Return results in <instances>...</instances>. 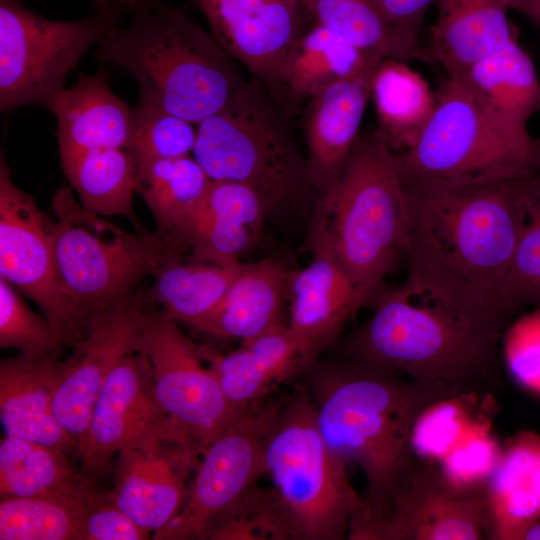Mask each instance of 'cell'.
Wrapping results in <instances>:
<instances>
[{"mask_svg": "<svg viewBox=\"0 0 540 540\" xmlns=\"http://www.w3.org/2000/svg\"><path fill=\"white\" fill-rule=\"evenodd\" d=\"M406 186L411 208L407 257L502 304V287L522 229L513 180L479 184L407 181Z\"/></svg>", "mask_w": 540, "mask_h": 540, "instance_id": "5", "label": "cell"}, {"mask_svg": "<svg viewBox=\"0 0 540 540\" xmlns=\"http://www.w3.org/2000/svg\"><path fill=\"white\" fill-rule=\"evenodd\" d=\"M199 350L226 398L242 412L261 403L279 384L292 378L284 368L242 344L227 354L203 346Z\"/></svg>", "mask_w": 540, "mask_h": 540, "instance_id": "36", "label": "cell"}, {"mask_svg": "<svg viewBox=\"0 0 540 540\" xmlns=\"http://www.w3.org/2000/svg\"><path fill=\"white\" fill-rule=\"evenodd\" d=\"M153 304L148 288L139 287L126 303L92 320L65 358L52 409L77 444L108 375L123 357L137 352V341Z\"/></svg>", "mask_w": 540, "mask_h": 540, "instance_id": "16", "label": "cell"}, {"mask_svg": "<svg viewBox=\"0 0 540 540\" xmlns=\"http://www.w3.org/2000/svg\"><path fill=\"white\" fill-rule=\"evenodd\" d=\"M437 462L417 460L414 469L379 519L348 528L350 540L490 539L482 491H462L443 476Z\"/></svg>", "mask_w": 540, "mask_h": 540, "instance_id": "14", "label": "cell"}, {"mask_svg": "<svg viewBox=\"0 0 540 540\" xmlns=\"http://www.w3.org/2000/svg\"><path fill=\"white\" fill-rule=\"evenodd\" d=\"M318 25L341 35L366 53L409 61L418 53L406 46L389 28L373 0H301Z\"/></svg>", "mask_w": 540, "mask_h": 540, "instance_id": "34", "label": "cell"}, {"mask_svg": "<svg viewBox=\"0 0 540 540\" xmlns=\"http://www.w3.org/2000/svg\"><path fill=\"white\" fill-rule=\"evenodd\" d=\"M115 1H117V0H115Z\"/></svg>", "mask_w": 540, "mask_h": 540, "instance_id": "50", "label": "cell"}, {"mask_svg": "<svg viewBox=\"0 0 540 540\" xmlns=\"http://www.w3.org/2000/svg\"><path fill=\"white\" fill-rule=\"evenodd\" d=\"M503 354L514 380L540 395V306L523 315L505 331Z\"/></svg>", "mask_w": 540, "mask_h": 540, "instance_id": "42", "label": "cell"}, {"mask_svg": "<svg viewBox=\"0 0 540 540\" xmlns=\"http://www.w3.org/2000/svg\"><path fill=\"white\" fill-rule=\"evenodd\" d=\"M93 482L75 496L1 498V540H80V525Z\"/></svg>", "mask_w": 540, "mask_h": 540, "instance_id": "33", "label": "cell"}, {"mask_svg": "<svg viewBox=\"0 0 540 540\" xmlns=\"http://www.w3.org/2000/svg\"><path fill=\"white\" fill-rule=\"evenodd\" d=\"M513 182L522 229L501 291L502 304L510 314L524 304L540 306V168Z\"/></svg>", "mask_w": 540, "mask_h": 540, "instance_id": "35", "label": "cell"}, {"mask_svg": "<svg viewBox=\"0 0 540 540\" xmlns=\"http://www.w3.org/2000/svg\"><path fill=\"white\" fill-rule=\"evenodd\" d=\"M476 393L439 400L417 418L411 433L416 458L439 462L468 433L489 419L476 413Z\"/></svg>", "mask_w": 540, "mask_h": 540, "instance_id": "39", "label": "cell"}, {"mask_svg": "<svg viewBox=\"0 0 540 540\" xmlns=\"http://www.w3.org/2000/svg\"><path fill=\"white\" fill-rule=\"evenodd\" d=\"M154 304L136 351L150 361L157 398L167 417L203 455L244 411L229 402L215 373L202 365L199 347Z\"/></svg>", "mask_w": 540, "mask_h": 540, "instance_id": "12", "label": "cell"}, {"mask_svg": "<svg viewBox=\"0 0 540 540\" xmlns=\"http://www.w3.org/2000/svg\"><path fill=\"white\" fill-rule=\"evenodd\" d=\"M60 162L86 210L100 216H125L136 231L145 230L133 208L136 165L126 149H96Z\"/></svg>", "mask_w": 540, "mask_h": 540, "instance_id": "30", "label": "cell"}, {"mask_svg": "<svg viewBox=\"0 0 540 540\" xmlns=\"http://www.w3.org/2000/svg\"><path fill=\"white\" fill-rule=\"evenodd\" d=\"M92 3L95 4L98 10H108L111 7L118 4L115 0H90Z\"/></svg>", "mask_w": 540, "mask_h": 540, "instance_id": "48", "label": "cell"}, {"mask_svg": "<svg viewBox=\"0 0 540 540\" xmlns=\"http://www.w3.org/2000/svg\"><path fill=\"white\" fill-rule=\"evenodd\" d=\"M285 397H268L245 410L204 452L180 511L154 539H198L266 474L268 431Z\"/></svg>", "mask_w": 540, "mask_h": 540, "instance_id": "11", "label": "cell"}, {"mask_svg": "<svg viewBox=\"0 0 540 540\" xmlns=\"http://www.w3.org/2000/svg\"><path fill=\"white\" fill-rule=\"evenodd\" d=\"M266 474L298 540H341L360 511L347 464L325 441L306 386L286 397L265 441Z\"/></svg>", "mask_w": 540, "mask_h": 540, "instance_id": "9", "label": "cell"}, {"mask_svg": "<svg viewBox=\"0 0 540 540\" xmlns=\"http://www.w3.org/2000/svg\"><path fill=\"white\" fill-rule=\"evenodd\" d=\"M520 540H540V520L529 525L522 533Z\"/></svg>", "mask_w": 540, "mask_h": 540, "instance_id": "47", "label": "cell"}, {"mask_svg": "<svg viewBox=\"0 0 540 540\" xmlns=\"http://www.w3.org/2000/svg\"><path fill=\"white\" fill-rule=\"evenodd\" d=\"M137 0H117L118 4L120 6H123V7H126V8H130L133 6V4L136 2Z\"/></svg>", "mask_w": 540, "mask_h": 540, "instance_id": "49", "label": "cell"}, {"mask_svg": "<svg viewBox=\"0 0 540 540\" xmlns=\"http://www.w3.org/2000/svg\"><path fill=\"white\" fill-rule=\"evenodd\" d=\"M210 211L242 224L257 234L268 214L258 194L250 187L234 182H211L202 200Z\"/></svg>", "mask_w": 540, "mask_h": 540, "instance_id": "44", "label": "cell"}, {"mask_svg": "<svg viewBox=\"0 0 540 540\" xmlns=\"http://www.w3.org/2000/svg\"><path fill=\"white\" fill-rule=\"evenodd\" d=\"M54 251L62 285L86 327L130 300L141 281L182 259L173 233L125 231L79 205L68 187L52 197Z\"/></svg>", "mask_w": 540, "mask_h": 540, "instance_id": "8", "label": "cell"}, {"mask_svg": "<svg viewBox=\"0 0 540 540\" xmlns=\"http://www.w3.org/2000/svg\"><path fill=\"white\" fill-rule=\"evenodd\" d=\"M57 119L60 161L81 153L127 145L131 108L110 88L102 71L80 75L48 108Z\"/></svg>", "mask_w": 540, "mask_h": 540, "instance_id": "22", "label": "cell"}, {"mask_svg": "<svg viewBox=\"0 0 540 540\" xmlns=\"http://www.w3.org/2000/svg\"><path fill=\"white\" fill-rule=\"evenodd\" d=\"M508 9H514L540 27V0H504Z\"/></svg>", "mask_w": 540, "mask_h": 540, "instance_id": "46", "label": "cell"}, {"mask_svg": "<svg viewBox=\"0 0 540 540\" xmlns=\"http://www.w3.org/2000/svg\"><path fill=\"white\" fill-rule=\"evenodd\" d=\"M310 263L291 271L287 301L291 329L311 366L361 307L363 299L350 275L327 247L308 245Z\"/></svg>", "mask_w": 540, "mask_h": 540, "instance_id": "19", "label": "cell"}, {"mask_svg": "<svg viewBox=\"0 0 540 540\" xmlns=\"http://www.w3.org/2000/svg\"><path fill=\"white\" fill-rule=\"evenodd\" d=\"M221 47L273 89L292 44L307 30L301 0H192Z\"/></svg>", "mask_w": 540, "mask_h": 540, "instance_id": "17", "label": "cell"}, {"mask_svg": "<svg viewBox=\"0 0 540 540\" xmlns=\"http://www.w3.org/2000/svg\"><path fill=\"white\" fill-rule=\"evenodd\" d=\"M64 345L50 321L33 312L16 288L0 278V347L35 356L58 351Z\"/></svg>", "mask_w": 540, "mask_h": 540, "instance_id": "40", "label": "cell"}, {"mask_svg": "<svg viewBox=\"0 0 540 540\" xmlns=\"http://www.w3.org/2000/svg\"><path fill=\"white\" fill-rule=\"evenodd\" d=\"M504 0H438V17L422 60L439 63L449 76L498 51L514 37Z\"/></svg>", "mask_w": 540, "mask_h": 540, "instance_id": "23", "label": "cell"}, {"mask_svg": "<svg viewBox=\"0 0 540 540\" xmlns=\"http://www.w3.org/2000/svg\"><path fill=\"white\" fill-rule=\"evenodd\" d=\"M382 60L372 58L357 73L328 85L307 101L305 158L317 198L337 180L359 137L372 80Z\"/></svg>", "mask_w": 540, "mask_h": 540, "instance_id": "20", "label": "cell"}, {"mask_svg": "<svg viewBox=\"0 0 540 540\" xmlns=\"http://www.w3.org/2000/svg\"><path fill=\"white\" fill-rule=\"evenodd\" d=\"M198 539L298 540V537L275 490L256 485L206 528Z\"/></svg>", "mask_w": 540, "mask_h": 540, "instance_id": "37", "label": "cell"}, {"mask_svg": "<svg viewBox=\"0 0 540 540\" xmlns=\"http://www.w3.org/2000/svg\"><path fill=\"white\" fill-rule=\"evenodd\" d=\"M410 243V200L398 154L378 132L360 136L337 180L317 198L307 246L333 252L366 306Z\"/></svg>", "mask_w": 540, "mask_h": 540, "instance_id": "4", "label": "cell"}, {"mask_svg": "<svg viewBox=\"0 0 540 540\" xmlns=\"http://www.w3.org/2000/svg\"><path fill=\"white\" fill-rule=\"evenodd\" d=\"M304 374L325 441L366 479L365 504L350 522L375 521L414 469L411 433L417 418L431 404L459 394L353 359L316 361Z\"/></svg>", "mask_w": 540, "mask_h": 540, "instance_id": "2", "label": "cell"}, {"mask_svg": "<svg viewBox=\"0 0 540 540\" xmlns=\"http://www.w3.org/2000/svg\"><path fill=\"white\" fill-rule=\"evenodd\" d=\"M501 453L502 446L491 434L488 420L475 427L437 463L444 478L456 489L482 491Z\"/></svg>", "mask_w": 540, "mask_h": 540, "instance_id": "41", "label": "cell"}, {"mask_svg": "<svg viewBox=\"0 0 540 540\" xmlns=\"http://www.w3.org/2000/svg\"><path fill=\"white\" fill-rule=\"evenodd\" d=\"M60 350L0 362V415L5 436L77 453V441L58 422L54 394L65 371Z\"/></svg>", "mask_w": 540, "mask_h": 540, "instance_id": "21", "label": "cell"}, {"mask_svg": "<svg viewBox=\"0 0 540 540\" xmlns=\"http://www.w3.org/2000/svg\"><path fill=\"white\" fill-rule=\"evenodd\" d=\"M125 27L104 38L95 57L130 74L138 104L197 125L221 109L245 82L212 34L162 0H137Z\"/></svg>", "mask_w": 540, "mask_h": 540, "instance_id": "3", "label": "cell"}, {"mask_svg": "<svg viewBox=\"0 0 540 540\" xmlns=\"http://www.w3.org/2000/svg\"><path fill=\"white\" fill-rule=\"evenodd\" d=\"M377 131L389 147L406 151L419 137L435 108L428 82L404 61L387 58L379 64L371 85Z\"/></svg>", "mask_w": 540, "mask_h": 540, "instance_id": "27", "label": "cell"}, {"mask_svg": "<svg viewBox=\"0 0 540 540\" xmlns=\"http://www.w3.org/2000/svg\"><path fill=\"white\" fill-rule=\"evenodd\" d=\"M244 264L185 263L178 259L154 276L148 294L167 317L197 330L219 306Z\"/></svg>", "mask_w": 540, "mask_h": 540, "instance_id": "29", "label": "cell"}, {"mask_svg": "<svg viewBox=\"0 0 540 540\" xmlns=\"http://www.w3.org/2000/svg\"><path fill=\"white\" fill-rule=\"evenodd\" d=\"M383 20L395 35L421 60L419 31L428 7L434 0H373Z\"/></svg>", "mask_w": 540, "mask_h": 540, "instance_id": "45", "label": "cell"}, {"mask_svg": "<svg viewBox=\"0 0 540 540\" xmlns=\"http://www.w3.org/2000/svg\"><path fill=\"white\" fill-rule=\"evenodd\" d=\"M291 271L276 258L245 263L222 301L197 329L219 339L254 337L282 322Z\"/></svg>", "mask_w": 540, "mask_h": 540, "instance_id": "25", "label": "cell"}, {"mask_svg": "<svg viewBox=\"0 0 540 540\" xmlns=\"http://www.w3.org/2000/svg\"><path fill=\"white\" fill-rule=\"evenodd\" d=\"M398 287L383 289L352 335L350 359L406 378L480 393L498 382L497 344L511 314L450 275L409 258Z\"/></svg>", "mask_w": 540, "mask_h": 540, "instance_id": "1", "label": "cell"}, {"mask_svg": "<svg viewBox=\"0 0 540 540\" xmlns=\"http://www.w3.org/2000/svg\"><path fill=\"white\" fill-rule=\"evenodd\" d=\"M490 539L520 540L540 520V435L521 430L502 445L485 489Z\"/></svg>", "mask_w": 540, "mask_h": 540, "instance_id": "24", "label": "cell"}, {"mask_svg": "<svg viewBox=\"0 0 540 540\" xmlns=\"http://www.w3.org/2000/svg\"><path fill=\"white\" fill-rule=\"evenodd\" d=\"M195 124L168 111L137 104L131 108L125 149L136 170L153 162L188 156L196 138Z\"/></svg>", "mask_w": 540, "mask_h": 540, "instance_id": "38", "label": "cell"}, {"mask_svg": "<svg viewBox=\"0 0 540 540\" xmlns=\"http://www.w3.org/2000/svg\"><path fill=\"white\" fill-rule=\"evenodd\" d=\"M120 7L55 21L21 0H0L1 112L35 103L49 108L81 57L119 26Z\"/></svg>", "mask_w": 540, "mask_h": 540, "instance_id": "10", "label": "cell"}, {"mask_svg": "<svg viewBox=\"0 0 540 540\" xmlns=\"http://www.w3.org/2000/svg\"><path fill=\"white\" fill-rule=\"evenodd\" d=\"M54 221L34 198L17 187L3 151L0 156V277L30 297L62 337L73 346L87 327L59 277Z\"/></svg>", "mask_w": 540, "mask_h": 540, "instance_id": "13", "label": "cell"}, {"mask_svg": "<svg viewBox=\"0 0 540 540\" xmlns=\"http://www.w3.org/2000/svg\"><path fill=\"white\" fill-rule=\"evenodd\" d=\"M375 57L383 58L314 23L292 44L272 90L283 91L292 102L308 101L328 85L357 73Z\"/></svg>", "mask_w": 540, "mask_h": 540, "instance_id": "26", "label": "cell"}, {"mask_svg": "<svg viewBox=\"0 0 540 540\" xmlns=\"http://www.w3.org/2000/svg\"><path fill=\"white\" fill-rule=\"evenodd\" d=\"M458 77L487 105L527 123L540 107V81L526 51L513 38Z\"/></svg>", "mask_w": 540, "mask_h": 540, "instance_id": "31", "label": "cell"}, {"mask_svg": "<svg viewBox=\"0 0 540 540\" xmlns=\"http://www.w3.org/2000/svg\"><path fill=\"white\" fill-rule=\"evenodd\" d=\"M192 156L211 180L254 190L268 214L316 195L282 109L254 77L197 124Z\"/></svg>", "mask_w": 540, "mask_h": 540, "instance_id": "7", "label": "cell"}, {"mask_svg": "<svg viewBox=\"0 0 540 540\" xmlns=\"http://www.w3.org/2000/svg\"><path fill=\"white\" fill-rule=\"evenodd\" d=\"M435 97L419 137L398 154L405 182L490 183L540 168V139L527 123L494 110L458 77L449 76Z\"/></svg>", "mask_w": 540, "mask_h": 540, "instance_id": "6", "label": "cell"}, {"mask_svg": "<svg viewBox=\"0 0 540 540\" xmlns=\"http://www.w3.org/2000/svg\"><path fill=\"white\" fill-rule=\"evenodd\" d=\"M136 181V192L143 197L161 233L177 228L199 206L212 182L190 155L138 168Z\"/></svg>", "mask_w": 540, "mask_h": 540, "instance_id": "32", "label": "cell"}, {"mask_svg": "<svg viewBox=\"0 0 540 540\" xmlns=\"http://www.w3.org/2000/svg\"><path fill=\"white\" fill-rule=\"evenodd\" d=\"M93 482L59 449L12 436L1 440V498L75 496Z\"/></svg>", "mask_w": 540, "mask_h": 540, "instance_id": "28", "label": "cell"}, {"mask_svg": "<svg viewBox=\"0 0 540 540\" xmlns=\"http://www.w3.org/2000/svg\"><path fill=\"white\" fill-rule=\"evenodd\" d=\"M200 456L197 444L166 417L119 451L113 497L141 527L155 533L180 511L186 480Z\"/></svg>", "mask_w": 540, "mask_h": 540, "instance_id": "15", "label": "cell"}, {"mask_svg": "<svg viewBox=\"0 0 540 540\" xmlns=\"http://www.w3.org/2000/svg\"><path fill=\"white\" fill-rule=\"evenodd\" d=\"M151 534L117 504L112 491L97 487L91 491L81 519L80 540H145Z\"/></svg>", "mask_w": 540, "mask_h": 540, "instance_id": "43", "label": "cell"}, {"mask_svg": "<svg viewBox=\"0 0 540 540\" xmlns=\"http://www.w3.org/2000/svg\"><path fill=\"white\" fill-rule=\"evenodd\" d=\"M166 417L150 361L141 352L126 355L105 380L78 442L81 472L100 476L115 454Z\"/></svg>", "mask_w": 540, "mask_h": 540, "instance_id": "18", "label": "cell"}]
</instances>
